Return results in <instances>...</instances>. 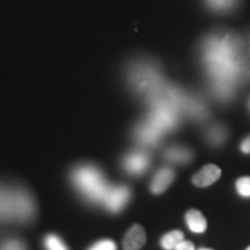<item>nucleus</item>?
Segmentation results:
<instances>
[{"instance_id": "nucleus-1", "label": "nucleus", "mask_w": 250, "mask_h": 250, "mask_svg": "<svg viewBox=\"0 0 250 250\" xmlns=\"http://www.w3.org/2000/svg\"><path fill=\"white\" fill-rule=\"evenodd\" d=\"M35 208L33 196L26 189L0 184V223L30 220Z\"/></svg>"}, {"instance_id": "nucleus-2", "label": "nucleus", "mask_w": 250, "mask_h": 250, "mask_svg": "<svg viewBox=\"0 0 250 250\" xmlns=\"http://www.w3.org/2000/svg\"><path fill=\"white\" fill-rule=\"evenodd\" d=\"M72 182L81 195L93 203H102L110 189L101 170L93 166H80L72 171Z\"/></svg>"}, {"instance_id": "nucleus-3", "label": "nucleus", "mask_w": 250, "mask_h": 250, "mask_svg": "<svg viewBox=\"0 0 250 250\" xmlns=\"http://www.w3.org/2000/svg\"><path fill=\"white\" fill-rule=\"evenodd\" d=\"M131 197V191L127 187L125 186H117L110 187L107 196L103 199V204L108 211L112 213H117L121 210H123L124 206L129 202Z\"/></svg>"}, {"instance_id": "nucleus-4", "label": "nucleus", "mask_w": 250, "mask_h": 250, "mask_svg": "<svg viewBox=\"0 0 250 250\" xmlns=\"http://www.w3.org/2000/svg\"><path fill=\"white\" fill-rule=\"evenodd\" d=\"M149 166V156L144 151H133L127 153L123 160L124 169L129 174L140 175L147 170Z\"/></svg>"}, {"instance_id": "nucleus-5", "label": "nucleus", "mask_w": 250, "mask_h": 250, "mask_svg": "<svg viewBox=\"0 0 250 250\" xmlns=\"http://www.w3.org/2000/svg\"><path fill=\"white\" fill-rule=\"evenodd\" d=\"M162 131L160 127L156 126L152 121L146 122V123L140 124L136 130V137L140 143L145 144V145H155L159 143Z\"/></svg>"}, {"instance_id": "nucleus-6", "label": "nucleus", "mask_w": 250, "mask_h": 250, "mask_svg": "<svg viewBox=\"0 0 250 250\" xmlns=\"http://www.w3.org/2000/svg\"><path fill=\"white\" fill-rule=\"evenodd\" d=\"M221 169L215 165H206L198 173L192 176V183L197 187L205 188L211 186L220 179Z\"/></svg>"}, {"instance_id": "nucleus-7", "label": "nucleus", "mask_w": 250, "mask_h": 250, "mask_svg": "<svg viewBox=\"0 0 250 250\" xmlns=\"http://www.w3.org/2000/svg\"><path fill=\"white\" fill-rule=\"evenodd\" d=\"M146 242V233L140 225H133L123 240V250H139Z\"/></svg>"}, {"instance_id": "nucleus-8", "label": "nucleus", "mask_w": 250, "mask_h": 250, "mask_svg": "<svg viewBox=\"0 0 250 250\" xmlns=\"http://www.w3.org/2000/svg\"><path fill=\"white\" fill-rule=\"evenodd\" d=\"M175 179V173L171 168H161L153 177L151 182V191L153 193H162L167 190Z\"/></svg>"}, {"instance_id": "nucleus-9", "label": "nucleus", "mask_w": 250, "mask_h": 250, "mask_svg": "<svg viewBox=\"0 0 250 250\" xmlns=\"http://www.w3.org/2000/svg\"><path fill=\"white\" fill-rule=\"evenodd\" d=\"M186 223L189 229L197 234L204 233L206 228H208V223H206L205 217L198 210L188 211L186 213Z\"/></svg>"}, {"instance_id": "nucleus-10", "label": "nucleus", "mask_w": 250, "mask_h": 250, "mask_svg": "<svg viewBox=\"0 0 250 250\" xmlns=\"http://www.w3.org/2000/svg\"><path fill=\"white\" fill-rule=\"evenodd\" d=\"M165 156L169 161L176 162V164H186V162L190 161L192 154L189 149L181 147V146H174V147L167 149Z\"/></svg>"}, {"instance_id": "nucleus-11", "label": "nucleus", "mask_w": 250, "mask_h": 250, "mask_svg": "<svg viewBox=\"0 0 250 250\" xmlns=\"http://www.w3.org/2000/svg\"><path fill=\"white\" fill-rule=\"evenodd\" d=\"M182 241H184V234L181 230H171L161 237L160 245L165 250H174Z\"/></svg>"}, {"instance_id": "nucleus-12", "label": "nucleus", "mask_w": 250, "mask_h": 250, "mask_svg": "<svg viewBox=\"0 0 250 250\" xmlns=\"http://www.w3.org/2000/svg\"><path fill=\"white\" fill-rule=\"evenodd\" d=\"M44 247L46 250H68L61 237L55 234H49L44 237Z\"/></svg>"}, {"instance_id": "nucleus-13", "label": "nucleus", "mask_w": 250, "mask_h": 250, "mask_svg": "<svg viewBox=\"0 0 250 250\" xmlns=\"http://www.w3.org/2000/svg\"><path fill=\"white\" fill-rule=\"evenodd\" d=\"M236 190L240 196L249 198L250 197V176L240 177L236 181Z\"/></svg>"}, {"instance_id": "nucleus-14", "label": "nucleus", "mask_w": 250, "mask_h": 250, "mask_svg": "<svg viewBox=\"0 0 250 250\" xmlns=\"http://www.w3.org/2000/svg\"><path fill=\"white\" fill-rule=\"evenodd\" d=\"M0 250H26V246L20 240L7 239L0 243Z\"/></svg>"}, {"instance_id": "nucleus-15", "label": "nucleus", "mask_w": 250, "mask_h": 250, "mask_svg": "<svg viewBox=\"0 0 250 250\" xmlns=\"http://www.w3.org/2000/svg\"><path fill=\"white\" fill-rule=\"evenodd\" d=\"M236 0H208L211 7L218 11H225V9H229L234 5Z\"/></svg>"}, {"instance_id": "nucleus-16", "label": "nucleus", "mask_w": 250, "mask_h": 250, "mask_svg": "<svg viewBox=\"0 0 250 250\" xmlns=\"http://www.w3.org/2000/svg\"><path fill=\"white\" fill-rule=\"evenodd\" d=\"M88 250H117V247L111 240H101L90 247Z\"/></svg>"}, {"instance_id": "nucleus-17", "label": "nucleus", "mask_w": 250, "mask_h": 250, "mask_svg": "<svg viewBox=\"0 0 250 250\" xmlns=\"http://www.w3.org/2000/svg\"><path fill=\"white\" fill-rule=\"evenodd\" d=\"M174 250H195V246H193L192 242L184 240Z\"/></svg>"}, {"instance_id": "nucleus-18", "label": "nucleus", "mask_w": 250, "mask_h": 250, "mask_svg": "<svg viewBox=\"0 0 250 250\" xmlns=\"http://www.w3.org/2000/svg\"><path fill=\"white\" fill-rule=\"evenodd\" d=\"M241 151L246 154H250V136L247 137V138L241 143Z\"/></svg>"}, {"instance_id": "nucleus-19", "label": "nucleus", "mask_w": 250, "mask_h": 250, "mask_svg": "<svg viewBox=\"0 0 250 250\" xmlns=\"http://www.w3.org/2000/svg\"><path fill=\"white\" fill-rule=\"evenodd\" d=\"M198 250H212V249H208V248H201V249H198Z\"/></svg>"}, {"instance_id": "nucleus-20", "label": "nucleus", "mask_w": 250, "mask_h": 250, "mask_svg": "<svg viewBox=\"0 0 250 250\" xmlns=\"http://www.w3.org/2000/svg\"><path fill=\"white\" fill-rule=\"evenodd\" d=\"M246 250H250V246H249V247H248V248H247Z\"/></svg>"}]
</instances>
